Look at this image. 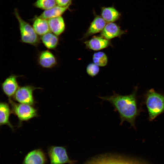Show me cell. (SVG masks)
Instances as JSON below:
<instances>
[{
  "mask_svg": "<svg viewBox=\"0 0 164 164\" xmlns=\"http://www.w3.org/2000/svg\"><path fill=\"white\" fill-rule=\"evenodd\" d=\"M138 88L137 86L135 87L132 92L128 95H122L114 92L111 96L99 97L103 100L110 103L114 110L118 112L120 119L121 125L124 122L127 121L135 129L136 128V119L143 111L138 105Z\"/></svg>",
  "mask_w": 164,
  "mask_h": 164,
  "instance_id": "6da1fadb",
  "label": "cell"
},
{
  "mask_svg": "<svg viewBox=\"0 0 164 164\" xmlns=\"http://www.w3.org/2000/svg\"><path fill=\"white\" fill-rule=\"evenodd\" d=\"M143 100L148 111L149 121H152L164 113V94L152 88L144 94Z\"/></svg>",
  "mask_w": 164,
  "mask_h": 164,
  "instance_id": "7a4b0ae2",
  "label": "cell"
},
{
  "mask_svg": "<svg viewBox=\"0 0 164 164\" xmlns=\"http://www.w3.org/2000/svg\"><path fill=\"white\" fill-rule=\"evenodd\" d=\"M14 13L19 23L20 42L35 47L38 46L41 43L40 37L32 26L22 18L17 9H15Z\"/></svg>",
  "mask_w": 164,
  "mask_h": 164,
  "instance_id": "3957f363",
  "label": "cell"
},
{
  "mask_svg": "<svg viewBox=\"0 0 164 164\" xmlns=\"http://www.w3.org/2000/svg\"><path fill=\"white\" fill-rule=\"evenodd\" d=\"M8 100L12 113L17 117L19 125L23 121H27L38 116L37 110L33 106L16 103L12 98H9Z\"/></svg>",
  "mask_w": 164,
  "mask_h": 164,
  "instance_id": "277c9868",
  "label": "cell"
},
{
  "mask_svg": "<svg viewBox=\"0 0 164 164\" xmlns=\"http://www.w3.org/2000/svg\"><path fill=\"white\" fill-rule=\"evenodd\" d=\"M37 89H42L30 85L19 86L13 97L14 100L18 103L34 106L36 102L33 93Z\"/></svg>",
  "mask_w": 164,
  "mask_h": 164,
  "instance_id": "5b68a950",
  "label": "cell"
},
{
  "mask_svg": "<svg viewBox=\"0 0 164 164\" xmlns=\"http://www.w3.org/2000/svg\"><path fill=\"white\" fill-rule=\"evenodd\" d=\"M48 154L50 164H72L68 155L66 149L64 147L58 146H50Z\"/></svg>",
  "mask_w": 164,
  "mask_h": 164,
  "instance_id": "8992f818",
  "label": "cell"
},
{
  "mask_svg": "<svg viewBox=\"0 0 164 164\" xmlns=\"http://www.w3.org/2000/svg\"><path fill=\"white\" fill-rule=\"evenodd\" d=\"M37 62L40 67L46 69L53 68L58 64L56 56L49 50L38 52L37 54Z\"/></svg>",
  "mask_w": 164,
  "mask_h": 164,
  "instance_id": "52a82bcc",
  "label": "cell"
},
{
  "mask_svg": "<svg viewBox=\"0 0 164 164\" xmlns=\"http://www.w3.org/2000/svg\"><path fill=\"white\" fill-rule=\"evenodd\" d=\"M22 76L11 74L1 84V88L4 94L9 98L13 97L19 87L17 78Z\"/></svg>",
  "mask_w": 164,
  "mask_h": 164,
  "instance_id": "ba28073f",
  "label": "cell"
},
{
  "mask_svg": "<svg viewBox=\"0 0 164 164\" xmlns=\"http://www.w3.org/2000/svg\"><path fill=\"white\" fill-rule=\"evenodd\" d=\"M46 158L43 151L38 149L32 150L25 156L22 164H45Z\"/></svg>",
  "mask_w": 164,
  "mask_h": 164,
  "instance_id": "9c48e42d",
  "label": "cell"
},
{
  "mask_svg": "<svg viewBox=\"0 0 164 164\" xmlns=\"http://www.w3.org/2000/svg\"><path fill=\"white\" fill-rule=\"evenodd\" d=\"M126 31L121 29L120 27L114 22H108L101 32L103 37L109 40L116 37H120L125 34Z\"/></svg>",
  "mask_w": 164,
  "mask_h": 164,
  "instance_id": "30bf717a",
  "label": "cell"
},
{
  "mask_svg": "<svg viewBox=\"0 0 164 164\" xmlns=\"http://www.w3.org/2000/svg\"><path fill=\"white\" fill-rule=\"evenodd\" d=\"M84 43L87 48L94 51L105 49L111 44L109 40L101 36H94Z\"/></svg>",
  "mask_w": 164,
  "mask_h": 164,
  "instance_id": "8fae6325",
  "label": "cell"
},
{
  "mask_svg": "<svg viewBox=\"0 0 164 164\" xmlns=\"http://www.w3.org/2000/svg\"><path fill=\"white\" fill-rule=\"evenodd\" d=\"M50 31L59 36L65 31L66 24L62 16L52 18L47 20Z\"/></svg>",
  "mask_w": 164,
  "mask_h": 164,
  "instance_id": "7c38bea8",
  "label": "cell"
},
{
  "mask_svg": "<svg viewBox=\"0 0 164 164\" xmlns=\"http://www.w3.org/2000/svg\"><path fill=\"white\" fill-rule=\"evenodd\" d=\"M32 21V26L38 35L41 36L50 32L47 19L35 15Z\"/></svg>",
  "mask_w": 164,
  "mask_h": 164,
  "instance_id": "4fadbf2b",
  "label": "cell"
},
{
  "mask_svg": "<svg viewBox=\"0 0 164 164\" xmlns=\"http://www.w3.org/2000/svg\"><path fill=\"white\" fill-rule=\"evenodd\" d=\"M106 25V22L101 16L96 15L91 23L84 37H87L101 32Z\"/></svg>",
  "mask_w": 164,
  "mask_h": 164,
  "instance_id": "5bb4252c",
  "label": "cell"
},
{
  "mask_svg": "<svg viewBox=\"0 0 164 164\" xmlns=\"http://www.w3.org/2000/svg\"><path fill=\"white\" fill-rule=\"evenodd\" d=\"M9 104L5 102H1L0 104V126L6 125L12 130L14 127L9 120L10 116L12 113Z\"/></svg>",
  "mask_w": 164,
  "mask_h": 164,
  "instance_id": "9a60e30c",
  "label": "cell"
},
{
  "mask_svg": "<svg viewBox=\"0 0 164 164\" xmlns=\"http://www.w3.org/2000/svg\"><path fill=\"white\" fill-rule=\"evenodd\" d=\"M40 39L43 45L50 50H55L60 42L58 36L50 32L41 36Z\"/></svg>",
  "mask_w": 164,
  "mask_h": 164,
  "instance_id": "2e32d148",
  "label": "cell"
},
{
  "mask_svg": "<svg viewBox=\"0 0 164 164\" xmlns=\"http://www.w3.org/2000/svg\"><path fill=\"white\" fill-rule=\"evenodd\" d=\"M101 15L108 22H114L120 17V13L114 7H103L101 11Z\"/></svg>",
  "mask_w": 164,
  "mask_h": 164,
  "instance_id": "e0dca14e",
  "label": "cell"
},
{
  "mask_svg": "<svg viewBox=\"0 0 164 164\" xmlns=\"http://www.w3.org/2000/svg\"><path fill=\"white\" fill-rule=\"evenodd\" d=\"M69 7H61L56 5L50 9L44 10L39 16L47 20L61 16L68 9Z\"/></svg>",
  "mask_w": 164,
  "mask_h": 164,
  "instance_id": "ac0fdd59",
  "label": "cell"
},
{
  "mask_svg": "<svg viewBox=\"0 0 164 164\" xmlns=\"http://www.w3.org/2000/svg\"><path fill=\"white\" fill-rule=\"evenodd\" d=\"M33 5L44 10L50 9L56 5L55 0H36Z\"/></svg>",
  "mask_w": 164,
  "mask_h": 164,
  "instance_id": "d6986e66",
  "label": "cell"
},
{
  "mask_svg": "<svg viewBox=\"0 0 164 164\" xmlns=\"http://www.w3.org/2000/svg\"><path fill=\"white\" fill-rule=\"evenodd\" d=\"M92 58L94 63L99 67H104L107 64L108 57L103 52H98L94 53Z\"/></svg>",
  "mask_w": 164,
  "mask_h": 164,
  "instance_id": "ffe728a7",
  "label": "cell"
},
{
  "mask_svg": "<svg viewBox=\"0 0 164 164\" xmlns=\"http://www.w3.org/2000/svg\"><path fill=\"white\" fill-rule=\"evenodd\" d=\"M92 164H134L128 161L116 159L105 158L101 159Z\"/></svg>",
  "mask_w": 164,
  "mask_h": 164,
  "instance_id": "44dd1931",
  "label": "cell"
},
{
  "mask_svg": "<svg viewBox=\"0 0 164 164\" xmlns=\"http://www.w3.org/2000/svg\"><path fill=\"white\" fill-rule=\"evenodd\" d=\"M99 67L94 63H89L86 68L87 73L91 77L96 76L99 72L100 69Z\"/></svg>",
  "mask_w": 164,
  "mask_h": 164,
  "instance_id": "7402d4cb",
  "label": "cell"
},
{
  "mask_svg": "<svg viewBox=\"0 0 164 164\" xmlns=\"http://www.w3.org/2000/svg\"><path fill=\"white\" fill-rule=\"evenodd\" d=\"M56 5L63 7L70 6L72 0H55Z\"/></svg>",
  "mask_w": 164,
  "mask_h": 164,
  "instance_id": "603a6c76",
  "label": "cell"
}]
</instances>
